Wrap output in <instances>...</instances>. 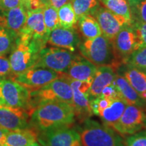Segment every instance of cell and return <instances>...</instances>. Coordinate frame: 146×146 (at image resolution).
Listing matches in <instances>:
<instances>
[{
    "instance_id": "d6a6232c",
    "label": "cell",
    "mask_w": 146,
    "mask_h": 146,
    "mask_svg": "<svg viewBox=\"0 0 146 146\" xmlns=\"http://www.w3.org/2000/svg\"><path fill=\"white\" fill-rule=\"evenodd\" d=\"M131 26L136 33L139 48L146 47V23L133 20Z\"/></svg>"
},
{
    "instance_id": "8992f818",
    "label": "cell",
    "mask_w": 146,
    "mask_h": 146,
    "mask_svg": "<svg viewBox=\"0 0 146 146\" xmlns=\"http://www.w3.org/2000/svg\"><path fill=\"white\" fill-rule=\"evenodd\" d=\"M0 106L22 108L32 114L30 91L12 79L0 78Z\"/></svg>"
},
{
    "instance_id": "4316f807",
    "label": "cell",
    "mask_w": 146,
    "mask_h": 146,
    "mask_svg": "<svg viewBox=\"0 0 146 146\" xmlns=\"http://www.w3.org/2000/svg\"><path fill=\"white\" fill-rule=\"evenodd\" d=\"M60 27L66 29H75L77 18L70 2H68L58 10Z\"/></svg>"
},
{
    "instance_id": "74e56055",
    "label": "cell",
    "mask_w": 146,
    "mask_h": 146,
    "mask_svg": "<svg viewBox=\"0 0 146 146\" xmlns=\"http://www.w3.org/2000/svg\"><path fill=\"white\" fill-rule=\"evenodd\" d=\"M21 3V0H0V10H8L15 8Z\"/></svg>"
},
{
    "instance_id": "7bdbcfd3",
    "label": "cell",
    "mask_w": 146,
    "mask_h": 146,
    "mask_svg": "<svg viewBox=\"0 0 146 146\" xmlns=\"http://www.w3.org/2000/svg\"></svg>"
},
{
    "instance_id": "9a60e30c",
    "label": "cell",
    "mask_w": 146,
    "mask_h": 146,
    "mask_svg": "<svg viewBox=\"0 0 146 146\" xmlns=\"http://www.w3.org/2000/svg\"><path fill=\"white\" fill-rule=\"evenodd\" d=\"M0 10V27L8 31L17 39L26 22L27 10L21 3L15 8Z\"/></svg>"
},
{
    "instance_id": "4fadbf2b",
    "label": "cell",
    "mask_w": 146,
    "mask_h": 146,
    "mask_svg": "<svg viewBox=\"0 0 146 146\" xmlns=\"http://www.w3.org/2000/svg\"><path fill=\"white\" fill-rule=\"evenodd\" d=\"M93 16L99 24L102 35L111 41L125 25H131L125 18L117 16L107 8L100 6L95 11Z\"/></svg>"
},
{
    "instance_id": "484cf974",
    "label": "cell",
    "mask_w": 146,
    "mask_h": 146,
    "mask_svg": "<svg viewBox=\"0 0 146 146\" xmlns=\"http://www.w3.org/2000/svg\"><path fill=\"white\" fill-rule=\"evenodd\" d=\"M77 20L83 16L92 15L100 6L98 0H70Z\"/></svg>"
},
{
    "instance_id": "f546056e",
    "label": "cell",
    "mask_w": 146,
    "mask_h": 146,
    "mask_svg": "<svg viewBox=\"0 0 146 146\" xmlns=\"http://www.w3.org/2000/svg\"><path fill=\"white\" fill-rule=\"evenodd\" d=\"M125 64L146 70V47L135 51Z\"/></svg>"
},
{
    "instance_id": "9c48e42d",
    "label": "cell",
    "mask_w": 146,
    "mask_h": 146,
    "mask_svg": "<svg viewBox=\"0 0 146 146\" xmlns=\"http://www.w3.org/2000/svg\"><path fill=\"white\" fill-rule=\"evenodd\" d=\"M63 74L50 69L32 67L21 74L12 76L10 79L21 84L31 92L61 78Z\"/></svg>"
},
{
    "instance_id": "603a6c76",
    "label": "cell",
    "mask_w": 146,
    "mask_h": 146,
    "mask_svg": "<svg viewBox=\"0 0 146 146\" xmlns=\"http://www.w3.org/2000/svg\"><path fill=\"white\" fill-rule=\"evenodd\" d=\"M71 88L73 96L72 106L75 115L87 119L93 114L89 104V93L83 92L73 87H71Z\"/></svg>"
},
{
    "instance_id": "277c9868",
    "label": "cell",
    "mask_w": 146,
    "mask_h": 146,
    "mask_svg": "<svg viewBox=\"0 0 146 146\" xmlns=\"http://www.w3.org/2000/svg\"><path fill=\"white\" fill-rule=\"evenodd\" d=\"M82 146H124L123 139L111 127L85 119L79 132Z\"/></svg>"
},
{
    "instance_id": "d4e9b609",
    "label": "cell",
    "mask_w": 146,
    "mask_h": 146,
    "mask_svg": "<svg viewBox=\"0 0 146 146\" xmlns=\"http://www.w3.org/2000/svg\"><path fill=\"white\" fill-rule=\"evenodd\" d=\"M106 8L116 15L125 18L129 25L132 23L130 7L127 0H100Z\"/></svg>"
},
{
    "instance_id": "ee69618b",
    "label": "cell",
    "mask_w": 146,
    "mask_h": 146,
    "mask_svg": "<svg viewBox=\"0 0 146 146\" xmlns=\"http://www.w3.org/2000/svg\"><path fill=\"white\" fill-rule=\"evenodd\" d=\"M145 128H146V127H145Z\"/></svg>"
},
{
    "instance_id": "44dd1931",
    "label": "cell",
    "mask_w": 146,
    "mask_h": 146,
    "mask_svg": "<svg viewBox=\"0 0 146 146\" xmlns=\"http://www.w3.org/2000/svg\"><path fill=\"white\" fill-rule=\"evenodd\" d=\"M38 133L32 128L8 131L3 146H29L36 141Z\"/></svg>"
},
{
    "instance_id": "52a82bcc",
    "label": "cell",
    "mask_w": 146,
    "mask_h": 146,
    "mask_svg": "<svg viewBox=\"0 0 146 146\" xmlns=\"http://www.w3.org/2000/svg\"><path fill=\"white\" fill-rule=\"evenodd\" d=\"M77 55L66 49L58 47H43L38 55L33 67L50 69L59 73H66Z\"/></svg>"
},
{
    "instance_id": "ffe728a7",
    "label": "cell",
    "mask_w": 146,
    "mask_h": 146,
    "mask_svg": "<svg viewBox=\"0 0 146 146\" xmlns=\"http://www.w3.org/2000/svg\"><path fill=\"white\" fill-rule=\"evenodd\" d=\"M120 74L146 103V70L125 64Z\"/></svg>"
},
{
    "instance_id": "d6986e66",
    "label": "cell",
    "mask_w": 146,
    "mask_h": 146,
    "mask_svg": "<svg viewBox=\"0 0 146 146\" xmlns=\"http://www.w3.org/2000/svg\"><path fill=\"white\" fill-rule=\"evenodd\" d=\"M120 95V98L127 105H133L144 109L146 108V103L140 98L136 91L129 84L127 80L120 73L116 74L113 81Z\"/></svg>"
},
{
    "instance_id": "6da1fadb",
    "label": "cell",
    "mask_w": 146,
    "mask_h": 146,
    "mask_svg": "<svg viewBox=\"0 0 146 146\" xmlns=\"http://www.w3.org/2000/svg\"><path fill=\"white\" fill-rule=\"evenodd\" d=\"M31 123L40 131L74 123L75 112L72 105L64 102L50 101L39 104L33 110Z\"/></svg>"
},
{
    "instance_id": "cb8c5ba5",
    "label": "cell",
    "mask_w": 146,
    "mask_h": 146,
    "mask_svg": "<svg viewBox=\"0 0 146 146\" xmlns=\"http://www.w3.org/2000/svg\"><path fill=\"white\" fill-rule=\"evenodd\" d=\"M78 25L80 32L85 39H94L102 35L98 21L91 15H87L79 18Z\"/></svg>"
},
{
    "instance_id": "ac0fdd59",
    "label": "cell",
    "mask_w": 146,
    "mask_h": 146,
    "mask_svg": "<svg viewBox=\"0 0 146 146\" xmlns=\"http://www.w3.org/2000/svg\"><path fill=\"white\" fill-rule=\"evenodd\" d=\"M116 73L111 66H98L89 90V96L95 98L101 94L104 88L110 85L114 81Z\"/></svg>"
},
{
    "instance_id": "7a4b0ae2",
    "label": "cell",
    "mask_w": 146,
    "mask_h": 146,
    "mask_svg": "<svg viewBox=\"0 0 146 146\" xmlns=\"http://www.w3.org/2000/svg\"><path fill=\"white\" fill-rule=\"evenodd\" d=\"M78 48L81 56L96 66L107 65L115 69L121 66L115 54L112 41L102 35L81 42Z\"/></svg>"
},
{
    "instance_id": "836d02e7",
    "label": "cell",
    "mask_w": 146,
    "mask_h": 146,
    "mask_svg": "<svg viewBox=\"0 0 146 146\" xmlns=\"http://www.w3.org/2000/svg\"><path fill=\"white\" fill-rule=\"evenodd\" d=\"M126 146H146V131H139L127 138Z\"/></svg>"
},
{
    "instance_id": "30bf717a",
    "label": "cell",
    "mask_w": 146,
    "mask_h": 146,
    "mask_svg": "<svg viewBox=\"0 0 146 146\" xmlns=\"http://www.w3.org/2000/svg\"><path fill=\"white\" fill-rule=\"evenodd\" d=\"M146 127V116L143 109L127 105L123 115L113 127L123 135H131Z\"/></svg>"
},
{
    "instance_id": "3957f363",
    "label": "cell",
    "mask_w": 146,
    "mask_h": 146,
    "mask_svg": "<svg viewBox=\"0 0 146 146\" xmlns=\"http://www.w3.org/2000/svg\"><path fill=\"white\" fill-rule=\"evenodd\" d=\"M43 47H45L39 42L27 36H18L15 48L9 58L12 71V77L33 67L39 52Z\"/></svg>"
},
{
    "instance_id": "b9f144b4",
    "label": "cell",
    "mask_w": 146,
    "mask_h": 146,
    "mask_svg": "<svg viewBox=\"0 0 146 146\" xmlns=\"http://www.w3.org/2000/svg\"><path fill=\"white\" fill-rule=\"evenodd\" d=\"M145 116H146V113H145Z\"/></svg>"
},
{
    "instance_id": "d590c367",
    "label": "cell",
    "mask_w": 146,
    "mask_h": 146,
    "mask_svg": "<svg viewBox=\"0 0 146 146\" xmlns=\"http://www.w3.org/2000/svg\"><path fill=\"white\" fill-rule=\"evenodd\" d=\"M99 96L110 100L121 99L117 88L113 83L104 88Z\"/></svg>"
},
{
    "instance_id": "5bb4252c",
    "label": "cell",
    "mask_w": 146,
    "mask_h": 146,
    "mask_svg": "<svg viewBox=\"0 0 146 146\" xmlns=\"http://www.w3.org/2000/svg\"><path fill=\"white\" fill-rule=\"evenodd\" d=\"M31 114L22 108L0 106V128L9 131L29 127V117Z\"/></svg>"
},
{
    "instance_id": "7c38bea8",
    "label": "cell",
    "mask_w": 146,
    "mask_h": 146,
    "mask_svg": "<svg viewBox=\"0 0 146 146\" xmlns=\"http://www.w3.org/2000/svg\"><path fill=\"white\" fill-rule=\"evenodd\" d=\"M21 35L26 36L45 46L49 34L43 19V9L27 11L26 22L19 34V36Z\"/></svg>"
},
{
    "instance_id": "8fae6325",
    "label": "cell",
    "mask_w": 146,
    "mask_h": 146,
    "mask_svg": "<svg viewBox=\"0 0 146 146\" xmlns=\"http://www.w3.org/2000/svg\"><path fill=\"white\" fill-rule=\"evenodd\" d=\"M112 43L116 58L121 64H125L131 55L139 48L136 33L131 25L123 27Z\"/></svg>"
},
{
    "instance_id": "e0dca14e",
    "label": "cell",
    "mask_w": 146,
    "mask_h": 146,
    "mask_svg": "<svg viewBox=\"0 0 146 146\" xmlns=\"http://www.w3.org/2000/svg\"><path fill=\"white\" fill-rule=\"evenodd\" d=\"M97 68L86 58L77 55L64 74L72 79L92 83Z\"/></svg>"
},
{
    "instance_id": "7402d4cb",
    "label": "cell",
    "mask_w": 146,
    "mask_h": 146,
    "mask_svg": "<svg viewBox=\"0 0 146 146\" xmlns=\"http://www.w3.org/2000/svg\"><path fill=\"white\" fill-rule=\"evenodd\" d=\"M127 106V104L122 99L114 100L98 116L101 118L104 125L113 128L123 115Z\"/></svg>"
},
{
    "instance_id": "e575fe53",
    "label": "cell",
    "mask_w": 146,
    "mask_h": 146,
    "mask_svg": "<svg viewBox=\"0 0 146 146\" xmlns=\"http://www.w3.org/2000/svg\"><path fill=\"white\" fill-rule=\"evenodd\" d=\"M22 4L27 11H32L43 9L49 3V0H21Z\"/></svg>"
},
{
    "instance_id": "ba28073f",
    "label": "cell",
    "mask_w": 146,
    "mask_h": 146,
    "mask_svg": "<svg viewBox=\"0 0 146 146\" xmlns=\"http://www.w3.org/2000/svg\"><path fill=\"white\" fill-rule=\"evenodd\" d=\"M37 140L42 146H82L79 133L70 126L41 131Z\"/></svg>"
},
{
    "instance_id": "ab89813d",
    "label": "cell",
    "mask_w": 146,
    "mask_h": 146,
    "mask_svg": "<svg viewBox=\"0 0 146 146\" xmlns=\"http://www.w3.org/2000/svg\"><path fill=\"white\" fill-rule=\"evenodd\" d=\"M8 131H9L6 130V129L0 128V146L4 145L5 137H6V135Z\"/></svg>"
},
{
    "instance_id": "8d00e7d4",
    "label": "cell",
    "mask_w": 146,
    "mask_h": 146,
    "mask_svg": "<svg viewBox=\"0 0 146 146\" xmlns=\"http://www.w3.org/2000/svg\"><path fill=\"white\" fill-rule=\"evenodd\" d=\"M10 75L12 77V71L10 60L4 56H0V78Z\"/></svg>"
},
{
    "instance_id": "f1b7e54d",
    "label": "cell",
    "mask_w": 146,
    "mask_h": 146,
    "mask_svg": "<svg viewBox=\"0 0 146 146\" xmlns=\"http://www.w3.org/2000/svg\"><path fill=\"white\" fill-rule=\"evenodd\" d=\"M133 20L146 23V0H127Z\"/></svg>"
},
{
    "instance_id": "83f0119b",
    "label": "cell",
    "mask_w": 146,
    "mask_h": 146,
    "mask_svg": "<svg viewBox=\"0 0 146 146\" xmlns=\"http://www.w3.org/2000/svg\"><path fill=\"white\" fill-rule=\"evenodd\" d=\"M43 14L47 32L50 35L51 31L60 27L58 10L50 4H47L43 9Z\"/></svg>"
},
{
    "instance_id": "2e32d148",
    "label": "cell",
    "mask_w": 146,
    "mask_h": 146,
    "mask_svg": "<svg viewBox=\"0 0 146 146\" xmlns=\"http://www.w3.org/2000/svg\"><path fill=\"white\" fill-rule=\"evenodd\" d=\"M81 39L76 29L59 27L50 32L47 43L53 46L66 49L74 52L81 43Z\"/></svg>"
},
{
    "instance_id": "f35d334b",
    "label": "cell",
    "mask_w": 146,
    "mask_h": 146,
    "mask_svg": "<svg viewBox=\"0 0 146 146\" xmlns=\"http://www.w3.org/2000/svg\"><path fill=\"white\" fill-rule=\"evenodd\" d=\"M68 2H70V0H49V3L56 10Z\"/></svg>"
},
{
    "instance_id": "60d3db41",
    "label": "cell",
    "mask_w": 146,
    "mask_h": 146,
    "mask_svg": "<svg viewBox=\"0 0 146 146\" xmlns=\"http://www.w3.org/2000/svg\"><path fill=\"white\" fill-rule=\"evenodd\" d=\"M29 146H42V145L40 143H37V142L35 141V142H34V143L31 144V145H29Z\"/></svg>"
},
{
    "instance_id": "5b68a950",
    "label": "cell",
    "mask_w": 146,
    "mask_h": 146,
    "mask_svg": "<svg viewBox=\"0 0 146 146\" xmlns=\"http://www.w3.org/2000/svg\"><path fill=\"white\" fill-rule=\"evenodd\" d=\"M33 107L45 102H64L72 105V91L68 81L62 76L36 90L31 91Z\"/></svg>"
},
{
    "instance_id": "1f68e13d",
    "label": "cell",
    "mask_w": 146,
    "mask_h": 146,
    "mask_svg": "<svg viewBox=\"0 0 146 146\" xmlns=\"http://www.w3.org/2000/svg\"><path fill=\"white\" fill-rule=\"evenodd\" d=\"M112 101L113 100L102 98L100 96L95 98H91L89 99V104L93 114L98 116L100 112L111 104Z\"/></svg>"
},
{
    "instance_id": "4dcf8cb0",
    "label": "cell",
    "mask_w": 146,
    "mask_h": 146,
    "mask_svg": "<svg viewBox=\"0 0 146 146\" xmlns=\"http://www.w3.org/2000/svg\"><path fill=\"white\" fill-rule=\"evenodd\" d=\"M16 38L6 29L0 27V56H4L10 52Z\"/></svg>"
}]
</instances>
